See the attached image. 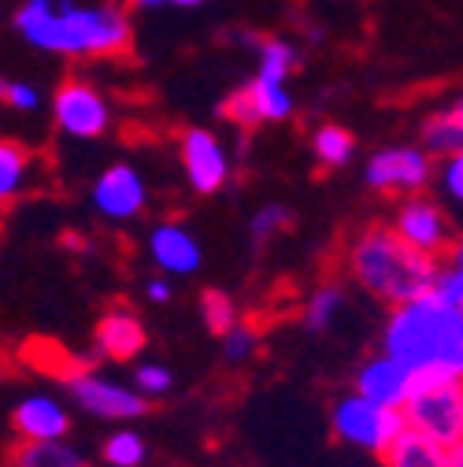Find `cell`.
<instances>
[{
	"mask_svg": "<svg viewBox=\"0 0 463 467\" xmlns=\"http://www.w3.org/2000/svg\"><path fill=\"white\" fill-rule=\"evenodd\" d=\"M52 119H56V130L67 138L97 141L111 127V104L104 100V93L93 82L67 78L52 97Z\"/></svg>",
	"mask_w": 463,
	"mask_h": 467,
	"instance_id": "cell-7",
	"label": "cell"
},
{
	"mask_svg": "<svg viewBox=\"0 0 463 467\" xmlns=\"http://www.w3.org/2000/svg\"><path fill=\"white\" fill-rule=\"evenodd\" d=\"M334 434L353 445V449H364V452H375L382 456L400 434H404V416L400 408H382V404H371L364 400L360 393H349L334 404Z\"/></svg>",
	"mask_w": 463,
	"mask_h": 467,
	"instance_id": "cell-5",
	"label": "cell"
},
{
	"mask_svg": "<svg viewBox=\"0 0 463 467\" xmlns=\"http://www.w3.org/2000/svg\"><path fill=\"white\" fill-rule=\"evenodd\" d=\"M93 208L108 223H130L145 212L149 204V186L134 163H111L97 174L93 182Z\"/></svg>",
	"mask_w": 463,
	"mask_h": 467,
	"instance_id": "cell-10",
	"label": "cell"
},
{
	"mask_svg": "<svg viewBox=\"0 0 463 467\" xmlns=\"http://www.w3.org/2000/svg\"><path fill=\"white\" fill-rule=\"evenodd\" d=\"M149 456V445L138 431H115L104 438V463L108 467H141Z\"/></svg>",
	"mask_w": 463,
	"mask_h": 467,
	"instance_id": "cell-24",
	"label": "cell"
},
{
	"mask_svg": "<svg viewBox=\"0 0 463 467\" xmlns=\"http://www.w3.org/2000/svg\"><path fill=\"white\" fill-rule=\"evenodd\" d=\"M312 152H315V160L323 167H345L356 152V138L345 127H337V123H323L315 130V138H312Z\"/></svg>",
	"mask_w": 463,
	"mask_h": 467,
	"instance_id": "cell-21",
	"label": "cell"
},
{
	"mask_svg": "<svg viewBox=\"0 0 463 467\" xmlns=\"http://www.w3.org/2000/svg\"><path fill=\"white\" fill-rule=\"evenodd\" d=\"M289 223H293L289 208H282V204H267V208H260V212L252 215L249 230H252V238H256V242H263V238H274V234L285 230Z\"/></svg>",
	"mask_w": 463,
	"mask_h": 467,
	"instance_id": "cell-28",
	"label": "cell"
},
{
	"mask_svg": "<svg viewBox=\"0 0 463 467\" xmlns=\"http://www.w3.org/2000/svg\"><path fill=\"white\" fill-rule=\"evenodd\" d=\"M0 89H5V78H0Z\"/></svg>",
	"mask_w": 463,
	"mask_h": 467,
	"instance_id": "cell-35",
	"label": "cell"
},
{
	"mask_svg": "<svg viewBox=\"0 0 463 467\" xmlns=\"http://www.w3.org/2000/svg\"><path fill=\"white\" fill-rule=\"evenodd\" d=\"M12 423H15L19 441H60L71 431L67 408L56 397H48V393L23 397L15 404V412H12Z\"/></svg>",
	"mask_w": 463,
	"mask_h": 467,
	"instance_id": "cell-14",
	"label": "cell"
},
{
	"mask_svg": "<svg viewBox=\"0 0 463 467\" xmlns=\"http://www.w3.org/2000/svg\"><path fill=\"white\" fill-rule=\"evenodd\" d=\"M297 64H301L297 48L289 45V41H282V37H271V41H263V48H260L256 78H267V82H289V75L297 71Z\"/></svg>",
	"mask_w": 463,
	"mask_h": 467,
	"instance_id": "cell-22",
	"label": "cell"
},
{
	"mask_svg": "<svg viewBox=\"0 0 463 467\" xmlns=\"http://www.w3.org/2000/svg\"><path fill=\"white\" fill-rule=\"evenodd\" d=\"M167 5H179V8H201L208 0H167Z\"/></svg>",
	"mask_w": 463,
	"mask_h": 467,
	"instance_id": "cell-33",
	"label": "cell"
},
{
	"mask_svg": "<svg viewBox=\"0 0 463 467\" xmlns=\"http://www.w3.org/2000/svg\"><path fill=\"white\" fill-rule=\"evenodd\" d=\"M386 467H445V449L412 434V431H404L386 452H382Z\"/></svg>",
	"mask_w": 463,
	"mask_h": 467,
	"instance_id": "cell-20",
	"label": "cell"
},
{
	"mask_svg": "<svg viewBox=\"0 0 463 467\" xmlns=\"http://www.w3.org/2000/svg\"><path fill=\"white\" fill-rule=\"evenodd\" d=\"M130 8H141V12H152V8H163L167 0H127Z\"/></svg>",
	"mask_w": 463,
	"mask_h": 467,
	"instance_id": "cell-32",
	"label": "cell"
},
{
	"mask_svg": "<svg viewBox=\"0 0 463 467\" xmlns=\"http://www.w3.org/2000/svg\"><path fill=\"white\" fill-rule=\"evenodd\" d=\"M30 171H34V152L15 138H0V208L23 197Z\"/></svg>",
	"mask_w": 463,
	"mask_h": 467,
	"instance_id": "cell-19",
	"label": "cell"
},
{
	"mask_svg": "<svg viewBox=\"0 0 463 467\" xmlns=\"http://www.w3.org/2000/svg\"><path fill=\"white\" fill-rule=\"evenodd\" d=\"M201 316H204V327H208L211 334H219V337L242 319V316H238V301L230 297V294H222V289H204Z\"/></svg>",
	"mask_w": 463,
	"mask_h": 467,
	"instance_id": "cell-25",
	"label": "cell"
},
{
	"mask_svg": "<svg viewBox=\"0 0 463 467\" xmlns=\"http://www.w3.org/2000/svg\"><path fill=\"white\" fill-rule=\"evenodd\" d=\"M297 108L293 93L285 82H267V78H252L245 89L230 93L222 100V115L238 127H260V123H282L289 119Z\"/></svg>",
	"mask_w": 463,
	"mask_h": 467,
	"instance_id": "cell-11",
	"label": "cell"
},
{
	"mask_svg": "<svg viewBox=\"0 0 463 467\" xmlns=\"http://www.w3.org/2000/svg\"><path fill=\"white\" fill-rule=\"evenodd\" d=\"M67 382V393L78 408H86L89 416L97 420H111V423H127V420H138L145 412V400L123 386V382H115L93 368H75L64 375Z\"/></svg>",
	"mask_w": 463,
	"mask_h": 467,
	"instance_id": "cell-8",
	"label": "cell"
},
{
	"mask_svg": "<svg viewBox=\"0 0 463 467\" xmlns=\"http://www.w3.org/2000/svg\"><path fill=\"white\" fill-rule=\"evenodd\" d=\"M256 345H260V330H256L252 323L238 319L234 327L222 334V357H226L230 364H245V360L256 353Z\"/></svg>",
	"mask_w": 463,
	"mask_h": 467,
	"instance_id": "cell-27",
	"label": "cell"
},
{
	"mask_svg": "<svg viewBox=\"0 0 463 467\" xmlns=\"http://www.w3.org/2000/svg\"><path fill=\"white\" fill-rule=\"evenodd\" d=\"M145 348V327L130 308H108L97 323V353L108 360H134Z\"/></svg>",
	"mask_w": 463,
	"mask_h": 467,
	"instance_id": "cell-16",
	"label": "cell"
},
{
	"mask_svg": "<svg viewBox=\"0 0 463 467\" xmlns=\"http://www.w3.org/2000/svg\"><path fill=\"white\" fill-rule=\"evenodd\" d=\"M145 294H149L152 305H167V301H170V285H167L163 278H152V282L145 285Z\"/></svg>",
	"mask_w": 463,
	"mask_h": 467,
	"instance_id": "cell-31",
	"label": "cell"
},
{
	"mask_svg": "<svg viewBox=\"0 0 463 467\" xmlns=\"http://www.w3.org/2000/svg\"><path fill=\"white\" fill-rule=\"evenodd\" d=\"M434 179V160L419 145H389L371 152L364 163V182L378 193H400V197H416L430 186Z\"/></svg>",
	"mask_w": 463,
	"mask_h": 467,
	"instance_id": "cell-6",
	"label": "cell"
},
{
	"mask_svg": "<svg viewBox=\"0 0 463 467\" xmlns=\"http://www.w3.org/2000/svg\"><path fill=\"white\" fill-rule=\"evenodd\" d=\"M427 156H459L463 149V108L459 104H448L441 111H434L430 119L423 123V145H419Z\"/></svg>",
	"mask_w": 463,
	"mask_h": 467,
	"instance_id": "cell-17",
	"label": "cell"
},
{
	"mask_svg": "<svg viewBox=\"0 0 463 467\" xmlns=\"http://www.w3.org/2000/svg\"><path fill=\"white\" fill-rule=\"evenodd\" d=\"M437 182H441V193H445L452 204H459V197H463V156H445V160H441Z\"/></svg>",
	"mask_w": 463,
	"mask_h": 467,
	"instance_id": "cell-29",
	"label": "cell"
},
{
	"mask_svg": "<svg viewBox=\"0 0 463 467\" xmlns=\"http://www.w3.org/2000/svg\"><path fill=\"white\" fill-rule=\"evenodd\" d=\"M149 256L163 275H193L204 260L201 242L182 223H159L149 234Z\"/></svg>",
	"mask_w": 463,
	"mask_h": 467,
	"instance_id": "cell-15",
	"label": "cell"
},
{
	"mask_svg": "<svg viewBox=\"0 0 463 467\" xmlns=\"http://www.w3.org/2000/svg\"><path fill=\"white\" fill-rule=\"evenodd\" d=\"M48 5H75V0H48Z\"/></svg>",
	"mask_w": 463,
	"mask_h": 467,
	"instance_id": "cell-34",
	"label": "cell"
},
{
	"mask_svg": "<svg viewBox=\"0 0 463 467\" xmlns=\"http://www.w3.org/2000/svg\"><path fill=\"white\" fill-rule=\"evenodd\" d=\"M386 357L412 371V393L463 379V305H448L437 289L393 305L382 330Z\"/></svg>",
	"mask_w": 463,
	"mask_h": 467,
	"instance_id": "cell-1",
	"label": "cell"
},
{
	"mask_svg": "<svg viewBox=\"0 0 463 467\" xmlns=\"http://www.w3.org/2000/svg\"><path fill=\"white\" fill-rule=\"evenodd\" d=\"M15 30L26 45L48 56L71 60H97L119 56L130 48V19L111 5H48V0H23L15 12Z\"/></svg>",
	"mask_w": 463,
	"mask_h": 467,
	"instance_id": "cell-2",
	"label": "cell"
},
{
	"mask_svg": "<svg viewBox=\"0 0 463 467\" xmlns=\"http://www.w3.org/2000/svg\"><path fill=\"white\" fill-rule=\"evenodd\" d=\"M353 393H360L364 400L382 404V408H404V400L412 397V371L400 360L378 353L356 371V389Z\"/></svg>",
	"mask_w": 463,
	"mask_h": 467,
	"instance_id": "cell-13",
	"label": "cell"
},
{
	"mask_svg": "<svg viewBox=\"0 0 463 467\" xmlns=\"http://www.w3.org/2000/svg\"><path fill=\"white\" fill-rule=\"evenodd\" d=\"M130 389L141 400H159V397H167L170 389H175V375H170V368H163V364H138Z\"/></svg>",
	"mask_w": 463,
	"mask_h": 467,
	"instance_id": "cell-26",
	"label": "cell"
},
{
	"mask_svg": "<svg viewBox=\"0 0 463 467\" xmlns=\"http://www.w3.org/2000/svg\"><path fill=\"white\" fill-rule=\"evenodd\" d=\"M0 97H5V104L15 108V111H34V108L41 104V93H37L30 82H5Z\"/></svg>",
	"mask_w": 463,
	"mask_h": 467,
	"instance_id": "cell-30",
	"label": "cell"
},
{
	"mask_svg": "<svg viewBox=\"0 0 463 467\" xmlns=\"http://www.w3.org/2000/svg\"><path fill=\"white\" fill-rule=\"evenodd\" d=\"M404 431H412L441 449L463 445V382H441L419 389L400 408Z\"/></svg>",
	"mask_w": 463,
	"mask_h": 467,
	"instance_id": "cell-4",
	"label": "cell"
},
{
	"mask_svg": "<svg viewBox=\"0 0 463 467\" xmlns=\"http://www.w3.org/2000/svg\"><path fill=\"white\" fill-rule=\"evenodd\" d=\"M389 230H393L408 249H416V253H423V256H430V260H441L445 253L456 249V230H452L448 215L441 212V204H434V201H427V197H419V193L408 197V201L396 208Z\"/></svg>",
	"mask_w": 463,
	"mask_h": 467,
	"instance_id": "cell-9",
	"label": "cell"
},
{
	"mask_svg": "<svg viewBox=\"0 0 463 467\" xmlns=\"http://www.w3.org/2000/svg\"><path fill=\"white\" fill-rule=\"evenodd\" d=\"M345 312V294L337 285H319L315 294L304 301V327L308 330H326L334 319Z\"/></svg>",
	"mask_w": 463,
	"mask_h": 467,
	"instance_id": "cell-23",
	"label": "cell"
},
{
	"mask_svg": "<svg viewBox=\"0 0 463 467\" xmlns=\"http://www.w3.org/2000/svg\"><path fill=\"white\" fill-rule=\"evenodd\" d=\"M8 467H89L71 441H19L8 452Z\"/></svg>",
	"mask_w": 463,
	"mask_h": 467,
	"instance_id": "cell-18",
	"label": "cell"
},
{
	"mask_svg": "<svg viewBox=\"0 0 463 467\" xmlns=\"http://www.w3.org/2000/svg\"><path fill=\"white\" fill-rule=\"evenodd\" d=\"M179 156H182V171H186V182L197 193H219L230 179V156L222 149V141L211 130H186L179 141Z\"/></svg>",
	"mask_w": 463,
	"mask_h": 467,
	"instance_id": "cell-12",
	"label": "cell"
},
{
	"mask_svg": "<svg viewBox=\"0 0 463 467\" xmlns=\"http://www.w3.org/2000/svg\"><path fill=\"white\" fill-rule=\"evenodd\" d=\"M437 260L404 245L389 226H371L349 245V275L386 305H404L430 289Z\"/></svg>",
	"mask_w": 463,
	"mask_h": 467,
	"instance_id": "cell-3",
	"label": "cell"
}]
</instances>
